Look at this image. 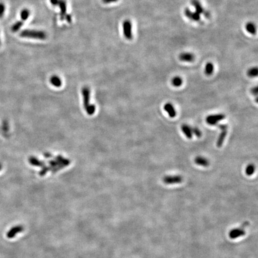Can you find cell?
Masks as SVG:
<instances>
[{
  "mask_svg": "<svg viewBox=\"0 0 258 258\" xmlns=\"http://www.w3.org/2000/svg\"><path fill=\"white\" fill-rule=\"evenodd\" d=\"M20 36L23 38H29L37 40H45L47 38V34L45 32L38 30H25L22 31Z\"/></svg>",
  "mask_w": 258,
  "mask_h": 258,
  "instance_id": "6da1fadb",
  "label": "cell"
},
{
  "mask_svg": "<svg viewBox=\"0 0 258 258\" xmlns=\"http://www.w3.org/2000/svg\"><path fill=\"white\" fill-rule=\"evenodd\" d=\"M123 30L124 37L127 40H132V25L131 21L125 20L123 23Z\"/></svg>",
  "mask_w": 258,
  "mask_h": 258,
  "instance_id": "7a4b0ae2",
  "label": "cell"
},
{
  "mask_svg": "<svg viewBox=\"0 0 258 258\" xmlns=\"http://www.w3.org/2000/svg\"><path fill=\"white\" fill-rule=\"evenodd\" d=\"M219 128L221 130V132L219 134L217 141L216 145L217 147L220 148L222 146L225 139L227 134L228 125L226 124H219L218 125Z\"/></svg>",
  "mask_w": 258,
  "mask_h": 258,
  "instance_id": "3957f363",
  "label": "cell"
},
{
  "mask_svg": "<svg viewBox=\"0 0 258 258\" xmlns=\"http://www.w3.org/2000/svg\"><path fill=\"white\" fill-rule=\"evenodd\" d=\"M225 117H226L225 115L223 114L210 115L207 117L206 120V123L207 124L211 125H217L219 121H222L224 118H225Z\"/></svg>",
  "mask_w": 258,
  "mask_h": 258,
  "instance_id": "277c9868",
  "label": "cell"
},
{
  "mask_svg": "<svg viewBox=\"0 0 258 258\" xmlns=\"http://www.w3.org/2000/svg\"><path fill=\"white\" fill-rule=\"evenodd\" d=\"M183 179L179 175L166 176L163 178V182L165 184H175L181 183Z\"/></svg>",
  "mask_w": 258,
  "mask_h": 258,
  "instance_id": "5b68a950",
  "label": "cell"
},
{
  "mask_svg": "<svg viewBox=\"0 0 258 258\" xmlns=\"http://www.w3.org/2000/svg\"><path fill=\"white\" fill-rule=\"evenodd\" d=\"M184 14L190 20L196 21V22H198L200 20V14L196 13V11L195 12L192 11L189 8L185 9Z\"/></svg>",
  "mask_w": 258,
  "mask_h": 258,
  "instance_id": "8992f818",
  "label": "cell"
},
{
  "mask_svg": "<svg viewBox=\"0 0 258 258\" xmlns=\"http://www.w3.org/2000/svg\"><path fill=\"white\" fill-rule=\"evenodd\" d=\"M23 230V228L21 225H17L11 228L7 233V237L9 238L14 237L18 233H20Z\"/></svg>",
  "mask_w": 258,
  "mask_h": 258,
  "instance_id": "52a82bcc",
  "label": "cell"
},
{
  "mask_svg": "<svg viewBox=\"0 0 258 258\" xmlns=\"http://www.w3.org/2000/svg\"><path fill=\"white\" fill-rule=\"evenodd\" d=\"M179 59L182 62H191L194 61L195 57L193 53L184 52L179 54Z\"/></svg>",
  "mask_w": 258,
  "mask_h": 258,
  "instance_id": "ba28073f",
  "label": "cell"
},
{
  "mask_svg": "<svg viewBox=\"0 0 258 258\" xmlns=\"http://www.w3.org/2000/svg\"><path fill=\"white\" fill-rule=\"evenodd\" d=\"M164 109H165V111L169 114V115L170 117L173 118L176 115L175 109L174 106H173V105L172 103H165V106H164Z\"/></svg>",
  "mask_w": 258,
  "mask_h": 258,
  "instance_id": "9c48e42d",
  "label": "cell"
},
{
  "mask_svg": "<svg viewBox=\"0 0 258 258\" xmlns=\"http://www.w3.org/2000/svg\"><path fill=\"white\" fill-rule=\"evenodd\" d=\"M245 234V231L241 229H234L231 231L229 232V237L232 239H235L237 238L243 236Z\"/></svg>",
  "mask_w": 258,
  "mask_h": 258,
  "instance_id": "30bf717a",
  "label": "cell"
},
{
  "mask_svg": "<svg viewBox=\"0 0 258 258\" xmlns=\"http://www.w3.org/2000/svg\"><path fill=\"white\" fill-rule=\"evenodd\" d=\"M58 6L59 7L61 10V19L63 20L65 18V16L66 14V2L65 0H59Z\"/></svg>",
  "mask_w": 258,
  "mask_h": 258,
  "instance_id": "8fae6325",
  "label": "cell"
},
{
  "mask_svg": "<svg viewBox=\"0 0 258 258\" xmlns=\"http://www.w3.org/2000/svg\"><path fill=\"white\" fill-rule=\"evenodd\" d=\"M194 162L197 165L203 167H207L209 165L208 160L206 158L201 156H198L196 157V158L194 159Z\"/></svg>",
  "mask_w": 258,
  "mask_h": 258,
  "instance_id": "7c38bea8",
  "label": "cell"
},
{
  "mask_svg": "<svg viewBox=\"0 0 258 258\" xmlns=\"http://www.w3.org/2000/svg\"><path fill=\"white\" fill-rule=\"evenodd\" d=\"M181 130L183 133L185 134L186 137L191 139L193 137V132L191 130V127L186 124H182L181 125Z\"/></svg>",
  "mask_w": 258,
  "mask_h": 258,
  "instance_id": "4fadbf2b",
  "label": "cell"
},
{
  "mask_svg": "<svg viewBox=\"0 0 258 258\" xmlns=\"http://www.w3.org/2000/svg\"><path fill=\"white\" fill-rule=\"evenodd\" d=\"M191 2L192 5L194 6V7L195 8L196 13H198L200 14L204 13V11L205 10L198 0H191Z\"/></svg>",
  "mask_w": 258,
  "mask_h": 258,
  "instance_id": "5bb4252c",
  "label": "cell"
},
{
  "mask_svg": "<svg viewBox=\"0 0 258 258\" xmlns=\"http://www.w3.org/2000/svg\"><path fill=\"white\" fill-rule=\"evenodd\" d=\"M246 30L252 35H255L256 32V28L255 25L252 22H248L246 25Z\"/></svg>",
  "mask_w": 258,
  "mask_h": 258,
  "instance_id": "9a60e30c",
  "label": "cell"
},
{
  "mask_svg": "<svg viewBox=\"0 0 258 258\" xmlns=\"http://www.w3.org/2000/svg\"><path fill=\"white\" fill-rule=\"evenodd\" d=\"M213 71H214L213 65L210 62L207 63L205 66V69H204L205 73L207 75H210L213 73Z\"/></svg>",
  "mask_w": 258,
  "mask_h": 258,
  "instance_id": "2e32d148",
  "label": "cell"
},
{
  "mask_svg": "<svg viewBox=\"0 0 258 258\" xmlns=\"http://www.w3.org/2000/svg\"><path fill=\"white\" fill-rule=\"evenodd\" d=\"M172 83L175 87H180L183 83V80L180 77L176 76L172 80Z\"/></svg>",
  "mask_w": 258,
  "mask_h": 258,
  "instance_id": "e0dca14e",
  "label": "cell"
},
{
  "mask_svg": "<svg viewBox=\"0 0 258 258\" xmlns=\"http://www.w3.org/2000/svg\"><path fill=\"white\" fill-rule=\"evenodd\" d=\"M258 73V68L256 67H255V68H252L249 69L247 72V75H248V77L253 78V77H257Z\"/></svg>",
  "mask_w": 258,
  "mask_h": 258,
  "instance_id": "ac0fdd59",
  "label": "cell"
},
{
  "mask_svg": "<svg viewBox=\"0 0 258 258\" xmlns=\"http://www.w3.org/2000/svg\"><path fill=\"white\" fill-rule=\"evenodd\" d=\"M23 21H18L13 24V25L11 27V31L14 32H18L20 30L21 27L23 26Z\"/></svg>",
  "mask_w": 258,
  "mask_h": 258,
  "instance_id": "d6986e66",
  "label": "cell"
},
{
  "mask_svg": "<svg viewBox=\"0 0 258 258\" xmlns=\"http://www.w3.org/2000/svg\"><path fill=\"white\" fill-rule=\"evenodd\" d=\"M30 15V11L28 9H23V10L22 11L21 13V18L22 21H26L28 18H29Z\"/></svg>",
  "mask_w": 258,
  "mask_h": 258,
  "instance_id": "ffe728a7",
  "label": "cell"
},
{
  "mask_svg": "<svg viewBox=\"0 0 258 258\" xmlns=\"http://www.w3.org/2000/svg\"><path fill=\"white\" fill-rule=\"evenodd\" d=\"M255 170V167L252 164L248 165L246 169V173L248 176L252 175Z\"/></svg>",
  "mask_w": 258,
  "mask_h": 258,
  "instance_id": "44dd1931",
  "label": "cell"
},
{
  "mask_svg": "<svg viewBox=\"0 0 258 258\" xmlns=\"http://www.w3.org/2000/svg\"><path fill=\"white\" fill-rule=\"evenodd\" d=\"M191 130H192L193 134H195L196 137H200L201 136V135H202L201 132L197 127H191Z\"/></svg>",
  "mask_w": 258,
  "mask_h": 258,
  "instance_id": "7402d4cb",
  "label": "cell"
},
{
  "mask_svg": "<svg viewBox=\"0 0 258 258\" xmlns=\"http://www.w3.org/2000/svg\"><path fill=\"white\" fill-rule=\"evenodd\" d=\"M6 10V6L2 2H0V18H1L4 14V12Z\"/></svg>",
  "mask_w": 258,
  "mask_h": 258,
  "instance_id": "603a6c76",
  "label": "cell"
},
{
  "mask_svg": "<svg viewBox=\"0 0 258 258\" xmlns=\"http://www.w3.org/2000/svg\"><path fill=\"white\" fill-rule=\"evenodd\" d=\"M51 81H52L53 84H56V85H57V84L58 85V84H59L61 83V81H60L59 78L58 77H56V76H54V77H52V79H51Z\"/></svg>",
  "mask_w": 258,
  "mask_h": 258,
  "instance_id": "cb8c5ba5",
  "label": "cell"
},
{
  "mask_svg": "<svg viewBox=\"0 0 258 258\" xmlns=\"http://www.w3.org/2000/svg\"><path fill=\"white\" fill-rule=\"evenodd\" d=\"M251 93H252L253 95H255V96H258V87H255L253 88L251 90Z\"/></svg>",
  "mask_w": 258,
  "mask_h": 258,
  "instance_id": "d4e9b609",
  "label": "cell"
},
{
  "mask_svg": "<svg viewBox=\"0 0 258 258\" xmlns=\"http://www.w3.org/2000/svg\"><path fill=\"white\" fill-rule=\"evenodd\" d=\"M65 18V19L66 20V21L68 22H69V23H71V21H72V16L70 15V14H66L65 16V18Z\"/></svg>",
  "mask_w": 258,
  "mask_h": 258,
  "instance_id": "484cf974",
  "label": "cell"
},
{
  "mask_svg": "<svg viewBox=\"0 0 258 258\" xmlns=\"http://www.w3.org/2000/svg\"><path fill=\"white\" fill-rule=\"evenodd\" d=\"M102 1L105 4H109V3H112V2H115L118 1V0H102Z\"/></svg>",
  "mask_w": 258,
  "mask_h": 258,
  "instance_id": "4316f807",
  "label": "cell"
},
{
  "mask_svg": "<svg viewBox=\"0 0 258 258\" xmlns=\"http://www.w3.org/2000/svg\"><path fill=\"white\" fill-rule=\"evenodd\" d=\"M50 2L53 6H58V2H59V0H50Z\"/></svg>",
  "mask_w": 258,
  "mask_h": 258,
  "instance_id": "83f0119b",
  "label": "cell"
},
{
  "mask_svg": "<svg viewBox=\"0 0 258 258\" xmlns=\"http://www.w3.org/2000/svg\"><path fill=\"white\" fill-rule=\"evenodd\" d=\"M203 14H204V16H205V17H206L207 18H210V13H209L208 11H204V13H203Z\"/></svg>",
  "mask_w": 258,
  "mask_h": 258,
  "instance_id": "f1b7e54d",
  "label": "cell"
},
{
  "mask_svg": "<svg viewBox=\"0 0 258 258\" xmlns=\"http://www.w3.org/2000/svg\"><path fill=\"white\" fill-rule=\"evenodd\" d=\"M2 169V165L0 163V170Z\"/></svg>",
  "mask_w": 258,
  "mask_h": 258,
  "instance_id": "f546056e",
  "label": "cell"
},
{
  "mask_svg": "<svg viewBox=\"0 0 258 258\" xmlns=\"http://www.w3.org/2000/svg\"><path fill=\"white\" fill-rule=\"evenodd\" d=\"M0 44H1V41H0Z\"/></svg>",
  "mask_w": 258,
  "mask_h": 258,
  "instance_id": "4dcf8cb0",
  "label": "cell"
}]
</instances>
